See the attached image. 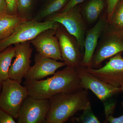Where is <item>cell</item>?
<instances>
[{"label":"cell","mask_w":123,"mask_h":123,"mask_svg":"<svg viewBox=\"0 0 123 123\" xmlns=\"http://www.w3.org/2000/svg\"><path fill=\"white\" fill-rule=\"evenodd\" d=\"M82 111L83 112L81 115L78 117H74L72 119L73 122L79 123H100L92 111L90 103Z\"/></svg>","instance_id":"obj_20"},{"label":"cell","mask_w":123,"mask_h":123,"mask_svg":"<svg viewBox=\"0 0 123 123\" xmlns=\"http://www.w3.org/2000/svg\"><path fill=\"white\" fill-rule=\"evenodd\" d=\"M34 0H17V14L20 17L30 19Z\"/></svg>","instance_id":"obj_21"},{"label":"cell","mask_w":123,"mask_h":123,"mask_svg":"<svg viewBox=\"0 0 123 123\" xmlns=\"http://www.w3.org/2000/svg\"><path fill=\"white\" fill-rule=\"evenodd\" d=\"M56 29L46 30L30 42L42 56L63 62L55 35Z\"/></svg>","instance_id":"obj_12"},{"label":"cell","mask_w":123,"mask_h":123,"mask_svg":"<svg viewBox=\"0 0 123 123\" xmlns=\"http://www.w3.org/2000/svg\"><path fill=\"white\" fill-rule=\"evenodd\" d=\"M24 85L29 95L37 99H49L56 95L82 89L76 69L68 66L45 80H25Z\"/></svg>","instance_id":"obj_1"},{"label":"cell","mask_w":123,"mask_h":123,"mask_svg":"<svg viewBox=\"0 0 123 123\" xmlns=\"http://www.w3.org/2000/svg\"><path fill=\"white\" fill-rule=\"evenodd\" d=\"M80 79L82 89L91 90L102 102L120 92V88H117L107 84L86 71L80 67L76 68Z\"/></svg>","instance_id":"obj_10"},{"label":"cell","mask_w":123,"mask_h":123,"mask_svg":"<svg viewBox=\"0 0 123 123\" xmlns=\"http://www.w3.org/2000/svg\"><path fill=\"white\" fill-rule=\"evenodd\" d=\"M92 59L91 68L102 67L104 60L123 51V36L109 24L101 35Z\"/></svg>","instance_id":"obj_3"},{"label":"cell","mask_w":123,"mask_h":123,"mask_svg":"<svg viewBox=\"0 0 123 123\" xmlns=\"http://www.w3.org/2000/svg\"><path fill=\"white\" fill-rule=\"evenodd\" d=\"M50 107L49 99H37L29 95L22 104L17 123H46Z\"/></svg>","instance_id":"obj_9"},{"label":"cell","mask_w":123,"mask_h":123,"mask_svg":"<svg viewBox=\"0 0 123 123\" xmlns=\"http://www.w3.org/2000/svg\"><path fill=\"white\" fill-rule=\"evenodd\" d=\"M117 31H118L121 34V35L123 36V29H121V30H118Z\"/></svg>","instance_id":"obj_29"},{"label":"cell","mask_w":123,"mask_h":123,"mask_svg":"<svg viewBox=\"0 0 123 123\" xmlns=\"http://www.w3.org/2000/svg\"><path fill=\"white\" fill-rule=\"evenodd\" d=\"M85 0H69L68 4L59 12H64L83 2Z\"/></svg>","instance_id":"obj_26"},{"label":"cell","mask_w":123,"mask_h":123,"mask_svg":"<svg viewBox=\"0 0 123 123\" xmlns=\"http://www.w3.org/2000/svg\"><path fill=\"white\" fill-rule=\"evenodd\" d=\"M106 12L102 14L96 24L86 31L84 42V56L81 67H91L92 59L102 33L108 25Z\"/></svg>","instance_id":"obj_13"},{"label":"cell","mask_w":123,"mask_h":123,"mask_svg":"<svg viewBox=\"0 0 123 123\" xmlns=\"http://www.w3.org/2000/svg\"><path fill=\"white\" fill-rule=\"evenodd\" d=\"M105 3L104 0H90L84 7L81 13L85 22L89 24L97 22L103 12Z\"/></svg>","instance_id":"obj_16"},{"label":"cell","mask_w":123,"mask_h":123,"mask_svg":"<svg viewBox=\"0 0 123 123\" xmlns=\"http://www.w3.org/2000/svg\"><path fill=\"white\" fill-rule=\"evenodd\" d=\"M50 109L46 123H64L90 103L88 90L56 95L49 99Z\"/></svg>","instance_id":"obj_2"},{"label":"cell","mask_w":123,"mask_h":123,"mask_svg":"<svg viewBox=\"0 0 123 123\" xmlns=\"http://www.w3.org/2000/svg\"><path fill=\"white\" fill-rule=\"evenodd\" d=\"M123 52L109 59L103 67L98 69L83 68L86 71L107 84L117 87L123 86Z\"/></svg>","instance_id":"obj_8"},{"label":"cell","mask_w":123,"mask_h":123,"mask_svg":"<svg viewBox=\"0 0 123 123\" xmlns=\"http://www.w3.org/2000/svg\"><path fill=\"white\" fill-rule=\"evenodd\" d=\"M119 0H107V17L108 22L110 20L111 14Z\"/></svg>","instance_id":"obj_24"},{"label":"cell","mask_w":123,"mask_h":123,"mask_svg":"<svg viewBox=\"0 0 123 123\" xmlns=\"http://www.w3.org/2000/svg\"><path fill=\"white\" fill-rule=\"evenodd\" d=\"M68 0H49L43 9L38 13L33 19L40 22V20L59 12L66 6Z\"/></svg>","instance_id":"obj_18"},{"label":"cell","mask_w":123,"mask_h":123,"mask_svg":"<svg viewBox=\"0 0 123 123\" xmlns=\"http://www.w3.org/2000/svg\"><path fill=\"white\" fill-rule=\"evenodd\" d=\"M2 83L0 107L17 119L23 102L29 95L28 90L19 82L10 78Z\"/></svg>","instance_id":"obj_4"},{"label":"cell","mask_w":123,"mask_h":123,"mask_svg":"<svg viewBox=\"0 0 123 123\" xmlns=\"http://www.w3.org/2000/svg\"><path fill=\"white\" fill-rule=\"evenodd\" d=\"M7 3V12L9 14H17V0H6Z\"/></svg>","instance_id":"obj_23"},{"label":"cell","mask_w":123,"mask_h":123,"mask_svg":"<svg viewBox=\"0 0 123 123\" xmlns=\"http://www.w3.org/2000/svg\"><path fill=\"white\" fill-rule=\"evenodd\" d=\"M120 92H123V86L120 88Z\"/></svg>","instance_id":"obj_31"},{"label":"cell","mask_w":123,"mask_h":123,"mask_svg":"<svg viewBox=\"0 0 123 123\" xmlns=\"http://www.w3.org/2000/svg\"><path fill=\"white\" fill-rule=\"evenodd\" d=\"M35 64L31 66L24 77L26 80H39L50 75H53L58 69L66 66L64 62L43 57L38 53L35 56Z\"/></svg>","instance_id":"obj_14"},{"label":"cell","mask_w":123,"mask_h":123,"mask_svg":"<svg viewBox=\"0 0 123 123\" xmlns=\"http://www.w3.org/2000/svg\"><path fill=\"white\" fill-rule=\"evenodd\" d=\"M44 19L45 21L58 23L63 26L70 34L76 38L83 53L86 28L78 5L66 12L54 14Z\"/></svg>","instance_id":"obj_6"},{"label":"cell","mask_w":123,"mask_h":123,"mask_svg":"<svg viewBox=\"0 0 123 123\" xmlns=\"http://www.w3.org/2000/svg\"><path fill=\"white\" fill-rule=\"evenodd\" d=\"M15 59L9 69V78L21 83L31 67L33 49L30 42L14 44Z\"/></svg>","instance_id":"obj_11"},{"label":"cell","mask_w":123,"mask_h":123,"mask_svg":"<svg viewBox=\"0 0 123 123\" xmlns=\"http://www.w3.org/2000/svg\"><path fill=\"white\" fill-rule=\"evenodd\" d=\"M7 3L6 0H0V15L7 13Z\"/></svg>","instance_id":"obj_28"},{"label":"cell","mask_w":123,"mask_h":123,"mask_svg":"<svg viewBox=\"0 0 123 123\" xmlns=\"http://www.w3.org/2000/svg\"><path fill=\"white\" fill-rule=\"evenodd\" d=\"M109 26L117 30L123 29V0H119L108 21Z\"/></svg>","instance_id":"obj_19"},{"label":"cell","mask_w":123,"mask_h":123,"mask_svg":"<svg viewBox=\"0 0 123 123\" xmlns=\"http://www.w3.org/2000/svg\"><path fill=\"white\" fill-rule=\"evenodd\" d=\"M15 119L0 107V123H16Z\"/></svg>","instance_id":"obj_22"},{"label":"cell","mask_w":123,"mask_h":123,"mask_svg":"<svg viewBox=\"0 0 123 123\" xmlns=\"http://www.w3.org/2000/svg\"><path fill=\"white\" fill-rule=\"evenodd\" d=\"M60 25L52 21L42 22L34 19L28 20L19 25L9 37L0 42V52L12 44L30 42L43 31L57 29Z\"/></svg>","instance_id":"obj_5"},{"label":"cell","mask_w":123,"mask_h":123,"mask_svg":"<svg viewBox=\"0 0 123 123\" xmlns=\"http://www.w3.org/2000/svg\"><path fill=\"white\" fill-rule=\"evenodd\" d=\"M29 20L18 14L5 13L0 15V42L9 37L19 25Z\"/></svg>","instance_id":"obj_15"},{"label":"cell","mask_w":123,"mask_h":123,"mask_svg":"<svg viewBox=\"0 0 123 123\" xmlns=\"http://www.w3.org/2000/svg\"><path fill=\"white\" fill-rule=\"evenodd\" d=\"M62 57L66 66L76 69L81 67L84 54L76 38L60 25L56 31Z\"/></svg>","instance_id":"obj_7"},{"label":"cell","mask_w":123,"mask_h":123,"mask_svg":"<svg viewBox=\"0 0 123 123\" xmlns=\"http://www.w3.org/2000/svg\"><path fill=\"white\" fill-rule=\"evenodd\" d=\"M14 47L9 46L0 52V82H2L9 78V71L11 62L15 57Z\"/></svg>","instance_id":"obj_17"},{"label":"cell","mask_w":123,"mask_h":123,"mask_svg":"<svg viewBox=\"0 0 123 123\" xmlns=\"http://www.w3.org/2000/svg\"><path fill=\"white\" fill-rule=\"evenodd\" d=\"M2 82H0V94L1 92V89H2Z\"/></svg>","instance_id":"obj_30"},{"label":"cell","mask_w":123,"mask_h":123,"mask_svg":"<svg viewBox=\"0 0 123 123\" xmlns=\"http://www.w3.org/2000/svg\"><path fill=\"white\" fill-rule=\"evenodd\" d=\"M105 113L106 117L110 115H113L116 106V104L112 103L110 104H104Z\"/></svg>","instance_id":"obj_27"},{"label":"cell","mask_w":123,"mask_h":123,"mask_svg":"<svg viewBox=\"0 0 123 123\" xmlns=\"http://www.w3.org/2000/svg\"><path fill=\"white\" fill-rule=\"evenodd\" d=\"M121 105L123 108V101L121 102ZM104 123H123V114L118 117H115L113 115H110L106 117V119Z\"/></svg>","instance_id":"obj_25"}]
</instances>
